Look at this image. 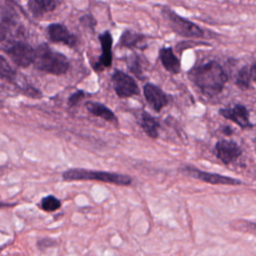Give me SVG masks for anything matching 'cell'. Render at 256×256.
I'll return each instance as SVG.
<instances>
[{
    "label": "cell",
    "mask_w": 256,
    "mask_h": 256,
    "mask_svg": "<svg viewBox=\"0 0 256 256\" xmlns=\"http://www.w3.org/2000/svg\"><path fill=\"white\" fill-rule=\"evenodd\" d=\"M56 244H57V241L55 239H52V238H49V237H44V238L38 240L37 247H38V249L43 251V250H46L48 248L56 246Z\"/></svg>",
    "instance_id": "23"
},
{
    "label": "cell",
    "mask_w": 256,
    "mask_h": 256,
    "mask_svg": "<svg viewBox=\"0 0 256 256\" xmlns=\"http://www.w3.org/2000/svg\"><path fill=\"white\" fill-rule=\"evenodd\" d=\"M7 36V29L4 24L0 23V42H3Z\"/></svg>",
    "instance_id": "25"
},
{
    "label": "cell",
    "mask_w": 256,
    "mask_h": 256,
    "mask_svg": "<svg viewBox=\"0 0 256 256\" xmlns=\"http://www.w3.org/2000/svg\"><path fill=\"white\" fill-rule=\"evenodd\" d=\"M101 45V54L98 61L94 65V70L100 71L105 68H109L112 65V43L113 38L109 31H104L98 36Z\"/></svg>",
    "instance_id": "12"
},
{
    "label": "cell",
    "mask_w": 256,
    "mask_h": 256,
    "mask_svg": "<svg viewBox=\"0 0 256 256\" xmlns=\"http://www.w3.org/2000/svg\"><path fill=\"white\" fill-rule=\"evenodd\" d=\"M162 15L167 21L171 30L177 35L185 38H203L204 30L192 21L181 17L170 7H163Z\"/></svg>",
    "instance_id": "4"
},
{
    "label": "cell",
    "mask_w": 256,
    "mask_h": 256,
    "mask_svg": "<svg viewBox=\"0 0 256 256\" xmlns=\"http://www.w3.org/2000/svg\"><path fill=\"white\" fill-rule=\"evenodd\" d=\"M85 97V92L83 90H77L73 94H71L68 98V106L75 107L78 103Z\"/></svg>",
    "instance_id": "22"
},
{
    "label": "cell",
    "mask_w": 256,
    "mask_h": 256,
    "mask_svg": "<svg viewBox=\"0 0 256 256\" xmlns=\"http://www.w3.org/2000/svg\"><path fill=\"white\" fill-rule=\"evenodd\" d=\"M188 76L199 90L208 97L219 95L228 81L225 70L215 60L194 66L188 72Z\"/></svg>",
    "instance_id": "1"
},
{
    "label": "cell",
    "mask_w": 256,
    "mask_h": 256,
    "mask_svg": "<svg viewBox=\"0 0 256 256\" xmlns=\"http://www.w3.org/2000/svg\"><path fill=\"white\" fill-rule=\"evenodd\" d=\"M34 66L43 72L52 75H63L70 67L68 58L57 51H53L47 44H40L35 49Z\"/></svg>",
    "instance_id": "3"
},
{
    "label": "cell",
    "mask_w": 256,
    "mask_h": 256,
    "mask_svg": "<svg viewBox=\"0 0 256 256\" xmlns=\"http://www.w3.org/2000/svg\"><path fill=\"white\" fill-rule=\"evenodd\" d=\"M145 36L141 33L134 32L131 30H125L121 34L119 41L117 43L118 47H125V48H140L145 49L147 46L144 44Z\"/></svg>",
    "instance_id": "15"
},
{
    "label": "cell",
    "mask_w": 256,
    "mask_h": 256,
    "mask_svg": "<svg viewBox=\"0 0 256 256\" xmlns=\"http://www.w3.org/2000/svg\"><path fill=\"white\" fill-rule=\"evenodd\" d=\"M114 92L119 98H128L140 94V88L136 80L129 74L115 69L111 75Z\"/></svg>",
    "instance_id": "5"
},
{
    "label": "cell",
    "mask_w": 256,
    "mask_h": 256,
    "mask_svg": "<svg viewBox=\"0 0 256 256\" xmlns=\"http://www.w3.org/2000/svg\"><path fill=\"white\" fill-rule=\"evenodd\" d=\"M60 207H61V201L53 195H48L42 198L40 202V208L45 212H54L58 210Z\"/></svg>",
    "instance_id": "20"
},
{
    "label": "cell",
    "mask_w": 256,
    "mask_h": 256,
    "mask_svg": "<svg viewBox=\"0 0 256 256\" xmlns=\"http://www.w3.org/2000/svg\"><path fill=\"white\" fill-rule=\"evenodd\" d=\"M62 179L64 181H100L119 186H129L132 182L129 175L85 168H70L62 173Z\"/></svg>",
    "instance_id": "2"
},
{
    "label": "cell",
    "mask_w": 256,
    "mask_h": 256,
    "mask_svg": "<svg viewBox=\"0 0 256 256\" xmlns=\"http://www.w3.org/2000/svg\"><path fill=\"white\" fill-rule=\"evenodd\" d=\"M219 114L225 119L234 122L242 129H250L253 127V124L250 122L249 111L243 104H236L233 107L221 108L219 110Z\"/></svg>",
    "instance_id": "10"
},
{
    "label": "cell",
    "mask_w": 256,
    "mask_h": 256,
    "mask_svg": "<svg viewBox=\"0 0 256 256\" xmlns=\"http://www.w3.org/2000/svg\"><path fill=\"white\" fill-rule=\"evenodd\" d=\"M62 2L54 0H30L28 8L35 17H41L45 13L54 11Z\"/></svg>",
    "instance_id": "17"
},
{
    "label": "cell",
    "mask_w": 256,
    "mask_h": 256,
    "mask_svg": "<svg viewBox=\"0 0 256 256\" xmlns=\"http://www.w3.org/2000/svg\"><path fill=\"white\" fill-rule=\"evenodd\" d=\"M256 79V64L253 62L250 66L245 65L239 69L235 78V85L241 90H248L251 82Z\"/></svg>",
    "instance_id": "16"
},
{
    "label": "cell",
    "mask_w": 256,
    "mask_h": 256,
    "mask_svg": "<svg viewBox=\"0 0 256 256\" xmlns=\"http://www.w3.org/2000/svg\"><path fill=\"white\" fill-rule=\"evenodd\" d=\"M140 126L148 137H150L152 139L158 138V136H159L158 129L160 127V123L156 120V118H154L151 114H149L146 111H143L141 113Z\"/></svg>",
    "instance_id": "18"
},
{
    "label": "cell",
    "mask_w": 256,
    "mask_h": 256,
    "mask_svg": "<svg viewBox=\"0 0 256 256\" xmlns=\"http://www.w3.org/2000/svg\"><path fill=\"white\" fill-rule=\"evenodd\" d=\"M126 63H127V68L134 76H136L138 79H141V80L144 79L142 61H141L139 55L133 53V54L127 56Z\"/></svg>",
    "instance_id": "19"
},
{
    "label": "cell",
    "mask_w": 256,
    "mask_h": 256,
    "mask_svg": "<svg viewBox=\"0 0 256 256\" xmlns=\"http://www.w3.org/2000/svg\"><path fill=\"white\" fill-rule=\"evenodd\" d=\"M79 21L81 22V24L85 27H88V28H93L97 25V21L95 20V18L91 15V14H86V15H83L82 17H80Z\"/></svg>",
    "instance_id": "24"
},
{
    "label": "cell",
    "mask_w": 256,
    "mask_h": 256,
    "mask_svg": "<svg viewBox=\"0 0 256 256\" xmlns=\"http://www.w3.org/2000/svg\"><path fill=\"white\" fill-rule=\"evenodd\" d=\"M182 172L186 175L200 180L205 183H209L212 185H228V186H238L242 184V181L236 178H232L226 175H221L218 173L206 172L203 170H199L193 166H184Z\"/></svg>",
    "instance_id": "6"
},
{
    "label": "cell",
    "mask_w": 256,
    "mask_h": 256,
    "mask_svg": "<svg viewBox=\"0 0 256 256\" xmlns=\"http://www.w3.org/2000/svg\"><path fill=\"white\" fill-rule=\"evenodd\" d=\"M143 94L150 108L157 113L166 107L171 100L170 95L153 83H146L143 86Z\"/></svg>",
    "instance_id": "8"
},
{
    "label": "cell",
    "mask_w": 256,
    "mask_h": 256,
    "mask_svg": "<svg viewBox=\"0 0 256 256\" xmlns=\"http://www.w3.org/2000/svg\"><path fill=\"white\" fill-rule=\"evenodd\" d=\"M47 35L51 42L61 43L70 48L77 46L78 38L76 35L70 33L68 28L61 23H52L47 27Z\"/></svg>",
    "instance_id": "11"
},
{
    "label": "cell",
    "mask_w": 256,
    "mask_h": 256,
    "mask_svg": "<svg viewBox=\"0 0 256 256\" xmlns=\"http://www.w3.org/2000/svg\"><path fill=\"white\" fill-rule=\"evenodd\" d=\"M4 50L11 60L20 67H28L34 61L35 49L26 42L13 41L9 43Z\"/></svg>",
    "instance_id": "7"
},
{
    "label": "cell",
    "mask_w": 256,
    "mask_h": 256,
    "mask_svg": "<svg viewBox=\"0 0 256 256\" xmlns=\"http://www.w3.org/2000/svg\"><path fill=\"white\" fill-rule=\"evenodd\" d=\"M241 154L242 150L234 140L222 139L215 144V155L225 165L236 161Z\"/></svg>",
    "instance_id": "9"
},
{
    "label": "cell",
    "mask_w": 256,
    "mask_h": 256,
    "mask_svg": "<svg viewBox=\"0 0 256 256\" xmlns=\"http://www.w3.org/2000/svg\"><path fill=\"white\" fill-rule=\"evenodd\" d=\"M14 75H15L14 70L11 68L8 62L2 56H0V77L12 79Z\"/></svg>",
    "instance_id": "21"
},
{
    "label": "cell",
    "mask_w": 256,
    "mask_h": 256,
    "mask_svg": "<svg viewBox=\"0 0 256 256\" xmlns=\"http://www.w3.org/2000/svg\"><path fill=\"white\" fill-rule=\"evenodd\" d=\"M85 108L87 111L92 114L93 116L102 118L103 120L118 125V120L114 112L109 109L106 105L100 103V102H94V101H88L85 103Z\"/></svg>",
    "instance_id": "14"
},
{
    "label": "cell",
    "mask_w": 256,
    "mask_h": 256,
    "mask_svg": "<svg viewBox=\"0 0 256 256\" xmlns=\"http://www.w3.org/2000/svg\"><path fill=\"white\" fill-rule=\"evenodd\" d=\"M222 131H223V133H224L225 135H227V136H229V135H231V134L233 133L232 128H231V127H229V126H225V127H223Z\"/></svg>",
    "instance_id": "26"
},
{
    "label": "cell",
    "mask_w": 256,
    "mask_h": 256,
    "mask_svg": "<svg viewBox=\"0 0 256 256\" xmlns=\"http://www.w3.org/2000/svg\"><path fill=\"white\" fill-rule=\"evenodd\" d=\"M4 247H5L4 245H1V246H0V252H1V251L4 249Z\"/></svg>",
    "instance_id": "27"
},
{
    "label": "cell",
    "mask_w": 256,
    "mask_h": 256,
    "mask_svg": "<svg viewBox=\"0 0 256 256\" xmlns=\"http://www.w3.org/2000/svg\"><path fill=\"white\" fill-rule=\"evenodd\" d=\"M159 59L164 69L171 74H178L181 70V63L179 58L174 54L170 46H163L159 50Z\"/></svg>",
    "instance_id": "13"
}]
</instances>
